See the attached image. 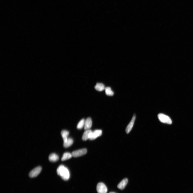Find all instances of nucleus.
<instances>
[{
	"label": "nucleus",
	"instance_id": "7ed1b4c3",
	"mask_svg": "<svg viewBox=\"0 0 193 193\" xmlns=\"http://www.w3.org/2000/svg\"><path fill=\"white\" fill-rule=\"evenodd\" d=\"M87 152L86 149L84 148L73 151L71 154L72 157L77 158L85 155L87 153Z\"/></svg>",
	"mask_w": 193,
	"mask_h": 193
},
{
	"label": "nucleus",
	"instance_id": "0eeeda50",
	"mask_svg": "<svg viewBox=\"0 0 193 193\" xmlns=\"http://www.w3.org/2000/svg\"><path fill=\"white\" fill-rule=\"evenodd\" d=\"M136 119V116L134 114L132 118L131 121L128 125L126 129V133H129L133 127Z\"/></svg>",
	"mask_w": 193,
	"mask_h": 193
},
{
	"label": "nucleus",
	"instance_id": "39448f33",
	"mask_svg": "<svg viewBox=\"0 0 193 193\" xmlns=\"http://www.w3.org/2000/svg\"><path fill=\"white\" fill-rule=\"evenodd\" d=\"M42 167L40 166L36 167L32 170L29 173V176L30 178H33L37 176L41 172Z\"/></svg>",
	"mask_w": 193,
	"mask_h": 193
},
{
	"label": "nucleus",
	"instance_id": "f3484780",
	"mask_svg": "<svg viewBox=\"0 0 193 193\" xmlns=\"http://www.w3.org/2000/svg\"><path fill=\"white\" fill-rule=\"evenodd\" d=\"M85 120L82 119L77 124V128L78 129H81L84 127Z\"/></svg>",
	"mask_w": 193,
	"mask_h": 193
},
{
	"label": "nucleus",
	"instance_id": "9b49d317",
	"mask_svg": "<svg viewBox=\"0 0 193 193\" xmlns=\"http://www.w3.org/2000/svg\"><path fill=\"white\" fill-rule=\"evenodd\" d=\"M59 159V157L58 155L55 153L51 154L49 157V160L52 162H55L57 161Z\"/></svg>",
	"mask_w": 193,
	"mask_h": 193
},
{
	"label": "nucleus",
	"instance_id": "9d476101",
	"mask_svg": "<svg viewBox=\"0 0 193 193\" xmlns=\"http://www.w3.org/2000/svg\"><path fill=\"white\" fill-rule=\"evenodd\" d=\"M92 131L90 129L86 130L83 135L82 140L84 141H86L88 139H89L90 134Z\"/></svg>",
	"mask_w": 193,
	"mask_h": 193
},
{
	"label": "nucleus",
	"instance_id": "ddd939ff",
	"mask_svg": "<svg viewBox=\"0 0 193 193\" xmlns=\"http://www.w3.org/2000/svg\"><path fill=\"white\" fill-rule=\"evenodd\" d=\"M73 143V140L72 138H68L66 141L64 142L63 146L64 148H67L70 147Z\"/></svg>",
	"mask_w": 193,
	"mask_h": 193
},
{
	"label": "nucleus",
	"instance_id": "dca6fc26",
	"mask_svg": "<svg viewBox=\"0 0 193 193\" xmlns=\"http://www.w3.org/2000/svg\"><path fill=\"white\" fill-rule=\"evenodd\" d=\"M105 90L106 93L107 95L112 96L114 95V92L111 90L110 87H106Z\"/></svg>",
	"mask_w": 193,
	"mask_h": 193
},
{
	"label": "nucleus",
	"instance_id": "6e6552de",
	"mask_svg": "<svg viewBox=\"0 0 193 193\" xmlns=\"http://www.w3.org/2000/svg\"><path fill=\"white\" fill-rule=\"evenodd\" d=\"M92 121L90 118H87L85 120L84 126V129L85 130L90 129L92 126Z\"/></svg>",
	"mask_w": 193,
	"mask_h": 193
},
{
	"label": "nucleus",
	"instance_id": "20e7f679",
	"mask_svg": "<svg viewBox=\"0 0 193 193\" xmlns=\"http://www.w3.org/2000/svg\"><path fill=\"white\" fill-rule=\"evenodd\" d=\"M96 190L98 193H107L108 189L106 185L103 183H99L96 186Z\"/></svg>",
	"mask_w": 193,
	"mask_h": 193
},
{
	"label": "nucleus",
	"instance_id": "423d86ee",
	"mask_svg": "<svg viewBox=\"0 0 193 193\" xmlns=\"http://www.w3.org/2000/svg\"><path fill=\"white\" fill-rule=\"evenodd\" d=\"M102 131L101 130H97L92 131L90 133L89 139L90 140H93L97 138L102 135Z\"/></svg>",
	"mask_w": 193,
	"mask_h": 193
},
{
	"label": "nucleus",
	"instance_id": "f03ea898",
	"mask_svg": "<svg viewBox=\"0 0 193 193\" xmlns=\"http://www.w3.org/2000/svg\"><path fill=\"white\" fill-rule=\"evenodd\" d=\"M158 117L161 122L168 124H171L172 123V120L170 118L165 115L160 114L158 115Z\"/></svg>",
	"mask_w": 193,
	"mask_h": 193
},
{
	"label": "nucleus",
	"instance_id": "4468645a",
	"mask_svg": "<svg viewBox=\"0 0 193 193\" xmlns=\"http://www.w3.org/2000/svg\"><path fill=\"white\" fill-rule=\"evenodd\" d=\"M95 88L96 90L101 91L105 90V87L103 84L98 83L95 86Z\"/></svg>",
	"mask_w": 193,
	"mask_h": 193
},
{
	"label": "nucleus",
	"instance_id": "2eb2a0df",
	"mask_svg": "<svg viewBox=\"0 0 193 193\" xmlns=\"http://www.w3.org/2000/svg\"><path fill=\"white\" fill-rule=\"evenodd\" d=\"M72 157V154L69 152H66L63 154L61 160L62 161H65L71 158Z\"/></svg>",
	"mask_w": 193,
	"mask_h": 193
},
{
	"label": "nucleus",
	"instance_id": "1a4fd4ad",
	"mask_svg": "<svg viewBox=\"0 0 193 193\" xmlns=\"http://www.w3.org/2000/svg\"><path fill=\"white\" fill-rule=\"evenodd\" d=\"M128 182L127 178L123 179L118 185V187L120 190H123L125 187Z\"/></svg>",
	"mask_w": 193,
	"mask_h": 193
},
{
	"label": "nucleus",
	"instance_id": "f257e3e1",
	"mask_svg": "<svg viewBox=\"0 0 193 193\" xmlns=\"http://www.w3.org/2000/svg\"><path fill=\"white\" fill-rule=\"evenodd\" d=\"M57 172L58 174L61 176L64 180H68L70 178V173L69 170L63 165H61L59 167L57 170Z\"/></svg>",
	"mask_w": 193,
	"mask_h": 193
},
{
	"label": "nucleus",
	"instance_id": "f8f14e48",
	"mask_svg": "<svg viewBox=\"0 0 193 193\" xmlns=\"http://www.w3.org/2000/svg\"><path fill=\"white\" fill-rule=\"evenodd\" d=\"M61 134L64 142H66L68 138V136L69 134V132L68 131L64 130L61 131Z\"/></svg>",
	"mask_w": 193,
	"mask_h": 193
},
{
	"label": "nucleus",
	"instance_id": "a211bd4d",
	"mask_svg": "<svg viewBox=\"0 0 193 193\" xmlns=\"http://www.w3.org/2000/svg\"><path fill=\"white\" fill-rule=\"evenodd\" d=\"M109 193H116L114 192H110Z\"/></svg>",
	"mask_w": 193,
	"mask_h": 193
}]
</instances>
